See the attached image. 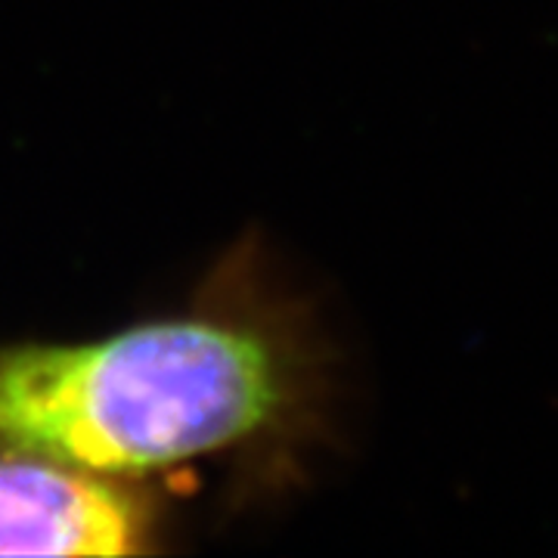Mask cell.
<instances>
[{"instance_id":"2","label":"cell","mask_w":558,"mask_h":558,"mask_svg":"<svg viewBox=\"0 0 558 558\" xmlns=\"http://www.w3.org/2000/svg\"><path fill=\"white\" fill-rule=\"evenodd\" d=\"M149 534L146 499L121 478L0 450V556H143Z\"/></svg>"},{"instance_id":"1","label":"cell","mask_w":558,"mask_h":558,"mask_svg":"<svg viewBox=\"0 0 558 558\" xmlns=\"http://www.w3.org/2000/svg\"><path fill=\"white\" fill-rule=\"evenodd\" d=\"M301 395L260 323L180 317L84 344L0 348V450L134 478L255 438Z\"/></svg>"}]
</instances>
